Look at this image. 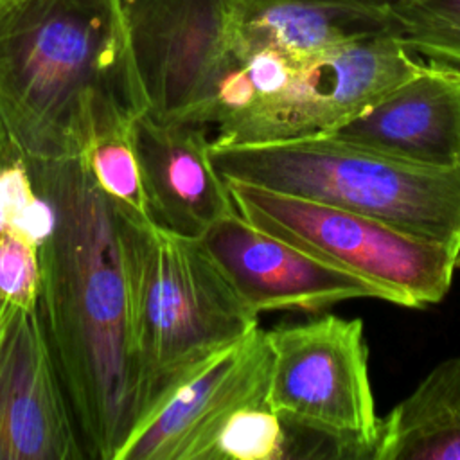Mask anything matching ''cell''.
<instances>
[{
	"label": "cell",
	"mask_w": 460,
	"mask_h": 460,
	"mask_svg": "<svg viewBox=\"0 0 460 460\" xmlns=\"http://www.w3.org/2000/svg\"><path fill=\"white\" fill-rule=\"evenodd\" d=\"M52 203L40 316L86 458L115 460L131 426L126 280L117 219L83 156L29 164Z\"/></svg>",
	"instance_id": "6da1fadb"
},
{
	"label": "cell",
	"mask_w": 460,
	"mask_h": 460,
	"mask_svg": "<svg viewBox=\"0 0 460 460\" xmlns=\"http://www.w3.org/2000/svg\"><path fill=\"white\" fill-rule=\"evenodd\" d=\"M146 111L126 0L0 5V131L27 164L81 156Z\"/></svg>",
	"instance_id": "7a4b0ae2"
},
{
	"label": "cell",
	"mask_w": 460,
	"mask_h": 460,
	"mask_svg": "<svg viewBox=\"0 0 460 460\" xmlns=\"http://www.w3.org/2000/svg\"><path fill=\"white\" fill-rule=\"evenodd\" d=\"M111 205L126 280L131 431L207 361L259 327V314L201 237Z\"/></svg>",
	"instance_id": "3957f363"
},
{
	"label": "cell",
	"mask_w": 460,
	"mask_h": 460,
	"mask_svg": "<svg viewBox=\"0 0 460 460\" xmlns=\"http://www.w3.org/2000/svg\"><path fill=\"white\" fill-rule=\"evenodd\" d=\"M225 180L352 210L460 250V164L428 165L332 135L214 144Z\"/></svg>",
	"instance_id": "277c9868"
},
{
	"label": "cell",
	"mask_w": 460,
	"mask_h": 460,
	"mask_svg": "<svg viewBox=\"0 0 460 460\" xmlns=\"http://www.w3.org/2000/svg\"><path fill=\"white\" fill-rule=\"evenodd\" d=\"M270 406L288 433L286 458H370L381 419L359 318L334 314L266 331Z\"/></svg>",
	"instance_id": "5b68a950"
},
{
	"label": "cell",
	"mask_w": 460,
	"mask_h": 460,
	"mask_svg": "<svg viewBox=\"0 0 460 460\" xmlns=\"http://www.w3.org/2000/svg\"><path fill=\"white\" fill-rule=\"evenodd\" d=\"M235 208L255 226L385 288L394 304L422 307L444 298L460 250L379 219L305 198L225 180Z\"/></svg>",
	"instance_id": "8992f818"
},
{
	"label": "cell",
	"mask_w": 460,
	"mask_h": 460,
	"mask_svg": "<svg viewBox=\"0 0 460 460\" xmlns=\"http://www.w3.org/2000/svg\"><path fill=\"white\" fill-rule=\"evenodd\" d=\"M426 59L394 32L361 36L302 59L286 86L216 126L214 144H252L331 135Z\"/></svg>",
	"instance_id": "52a82bcc"
},
{
	"label": "cell",
	"mask_w": 460,
	"mask_h": 460,
	"mask_svg": "<svg viewBox=\"0 0 460 460\" xmlns=\"http://www.w3.org/2000/svg\"><path fill=\"white\" fill-rule=\"evenodd\" d=\"M273 352L255 327L207 361L135 426L115 460H216V442L243 408L270 404Z\"/></svg>",
	"instance_id": "ba28073f"
},
{
	"label": "cell",
	"mask_w": 460,
	"mask_h": 460,
	"mask_svg": "<svg viewBox=\"0 0 460 460\" xmlns=\"http://www.w3.org/2000/svg\"><path fill=\"white\" fill-rule=\"evenodd\" d=\"M126 9L149 113L203 124L226 59V0H126Z\"/></svg>",
	"instance_id": "9c48e42d"
},
{
	"label": "cell",
	"mask_w": 460,
	"mask_h": 460,
	"mask_svg": "<svg viewBox=\"0 0 460 460\" xmlns=\"http://www.w3.org/2000/svg\"><path fill=\"white\" fill-rule=\"evenodd\" d=\"M239 296L257 313H318L352 298L394 296L376 282L336 268L234 212L201 235Z\"/></svg>",
	"instance_id": "30bf717a"
},
{
	"label": "cell",
	"mask_w": 460,
	"mask_h": 460,
	"mask_svg": "<svg viewBox=\"0 0 460 460\" xmlns=\"http://www.w3.org/2000/svg\"><path fill=\"white\" fill-rule=\"evenodd\" d=\"M86 458L40 311L11 307L0 331V460Z\"/></svg>",
	"instance_id": "8fae6325"
},
{
	"label": "cell",
	"mask_w": 460,
	"mask_h": 460,
	"mask_svg": "<svg viewBox=\"0 0 460 460\" xmlns=\"http://www.w3.org/2000/svg\"><path fill=\"white\" fill-rule=\"evenodd\" d=\"M208 126L162 120L149 111L133 124L149 217L176 234L201 237L237 212L210 158Z\"/></svg>",
	"instance_id": "7c38bea8"
},
{
	"label": "cell",
	"mask_w": 460,
	"mask_h": 460,
	"mask_svg": "<svg viewBox=\"0 0 460 460\" xmlns=\"http://www.w3.org/2000/svg\"><path fill=\"white\" fill-rule=\"evenodd\" d=\"M332 137L428 165L460 164V72L428 61Z\"/></svg>",
	"instance_id": "4fadbf2b"
},
{
	"label": "cell",
	"mask_w": 460,
	"mask_h": 460,
	"mask_svg": "<svg viewBox=\"0 0 460 460\" xmlns=\"http://www.w3.org/2000/svg\"><path fill=\"white\" fill-rule=\"evenodd\" d=\"M394 32L388 13L318 0H226V61L253 50L307 59L350 40ZM226 68V66H225Z\"/></svg>",
	"instance_id": "5bb4252c"
},
{
	"label": "cell",
	"mask_w": 460,
	"mask_h": 460,
	"mask_svg": "<svg viewBox=\"0 0 460 460\" xmlns=\"http://www.w3.org/2000/svg\"><path fill=\"white\" fill-rule=\"evenodd\" d=\"M374 460H460V356L438 363L381 420Z\"/></svg>",
	"instance_id": "9a60e30c"
},
{
	"label": "cell",
	"mask_w": 460,
	"mask_h": 460,
	"mask_svg": "<svg viewBox=\"0 0 460 460\" xmlns=\"http://www.w3.org/2000/svg\"><path fill=\"white\" fill-rule=\"evenodd\" d=\"M133 124H120L97 133L81 156L111 203L149 217Z\"/></svg>",
	"instance_id": "2e32d148"
},
{
	"label": "cell",
	"mask_w": 460,
	"mask_h": 460,
	"mask_svg": "<svg viewBox=\"0 0 460 460\" xmlns=\"http://www.w3.org/2000/svg\"><path fill=\"white\" fill-rule=\"evenodd\" d=\"M390 23L413 54L460 68V0H406Z\"/></svg>",
	"instance_id": "e0dca14e"
},
{
	"label": "cell",
	"mask_w": 460,
	"mask_h": 460,
	"mask_svg": "<svg viewBox=\"0 0 460 460\" xmlns=\"http://www.w3.org/2000/svg\"><path fill=\"white\" fill-rule=\"evenodd\" d=\"M52 203L36 189L29 164L11 156L0 164V230L41 246L54 228Z\"/></svg>",
	"instance_id": "ac0fdd59"
},
{
	"label": "cell",
	"mask_w": 460,
	"mask_h": 460,
	"mask_svg": "<svg viewBox=\"0 0 460 460\" xmlns=\"http://www.w3.org/2000/svg\"><path fill=\"white\" fill-rule=\"evenodd\" d=\"M286 453V426L270 404L234 413L216 442V460H280Z\"/></svg>",
	"instance_id": "d6986e66"
},
{
	"label": "cell",
	"mask_w": 460,
	"mask_h": 460,
	"mask_svg": "<svg viewBox=\"0 0 460 460\" xmlns=\"http://www.w3.org/2000/svg\"><path fill=\"white\" fill-rule=\"evenodd\" d=\"M41 279L40 246L20 234L0 230V302L36 311Z\"/></svg>",
	"instance_id": "ffe728a7"
},
{
	"label": "cell",
	"mask_w": 460,
	"mask_h": 460,
	"mask_svg": "<svg viewBox=\"0 0 460 460\" xmlns=\"http://www.w3.org/2000/svg\"><path fill=\"white\" fill-rule=\"evenodd\" d=\"M318 2H327V4H336L343 7H352V9H363V11H379V13H388L401 5L406 0H318Z\"/></svg>",
	"instance_id": "44dd1931"
},
{
	"label": "cell",
	"mask_w": 460,
	"mask_h": 460,
	"mask_svg": "<svg viewBox=\"0 0 460 460\" xmlns=\"http://www.w3.org/2000/svg\"><path fill=\"white\" fill-rule=\"evenodd\" d=\"M11 156H20V155L14 153V149L7 144V140L4 138V135H2V131H0V164H2L4 160L11 158Z\"/></svg>",
	"instance_id": "7402d4cb"
},
{
	"label": "cell",
	"mask_w": 460,
	"mask_h": 460,
	"mask_svg": "<svg viewBox=\"0 0 460 460\" xmlns=\"http://www.w3.org/2000/svg\"><path fill=\"white\" fill-rule=\"evenodd\" d=\"M9 313H11V305L0 302V331L4 329V323H5L7 316H9Z\"/></svg>",
	"instance_id": "603a6c76"
},
{
	"label": "cell",
	"mask_w": 460,
	"mask_h": 460,
	"mask_svg": "<svg viewBox=\"0 0 460 460\" xmlns=\"http://www.w3.org/2000/svg\"><path fill=\"white\" fill-rule=\"evenodd\" d=\"M4 2H7V0H0V5H2V4H4Z\"/></svg>",
	"instance_id": "cb8c5ba5"
},
{
	"label": "cell",
	"mask_w": 460,
	"mask_h": 460,
	"mask_svg": "<svg viewBox=\"0 0 460 460\" xmlns=\"http://www.w3.org/2000/svg\"><path fill=\"white\" fill-rule=\"evenodd\" d=\"M455 68H456V66H455ZM458 72H460V68H458Z\"/></svg>",
	"instance_id": "d4e9b609"
}]
</instances>
